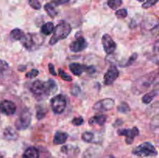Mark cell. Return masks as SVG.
Masks as SVG:
<instances>
[{"mask_svg":"<svg viewBox=\"0 0 159 158\" xmlns=\"http://www.w3.org/2000/svg\"><path fill=\"white\" fill-rule=\"evenodd\" d=\"M8 68H9L8 64L6 63L5 60H0V73L3 72V71H5L6 70H7Z\"/></svg>","mask_w":159,"mask_h":158,"instance_id":"cell-34","label":"cell"},{"mask_svg":"<svg viewBox=\"0 0 159 158\" xmlns=\"http://www.w3.org/2000/svg\"><path fill=\"white\" fill-rule=\"evenodd\" d=\"M117 109L118 112L122 113H127L130 111V106H129L128 104H127L126 102H122V103L118 106Z\"/></svg>","mask_w":159,"mask_h":158,"instance_id":"cell-26","label":"cell"},{"mask_svg":"<svg viewBox=\"0 0 159 158\" xmlns=\"http://www.w3.org/2000/svg\"><path fill=\"white\" fill-rule=\"evenodd\" d=\"M158 94V91H152L151 92L147 93L146 94H144L142 98V102L144 104H149L152 102V101L153 100L154 98Z\"/></svg>","mask_w":159,"mask_h":158,"instance_id":"cell-23","label":"cell"},{"mask_svg":"<svg viewBox=\"0 0 159 158\" xmlns=\"http://www.w3.org/2000/svg\"><path fill=\"white\" fill-rule=\"evenodd\" d=\"M117 133L119 136H124L126 137V143L127 144H132L134 142V139L138 136L139 134V130L137 127H134V128L130 129H120L117 131Z\"/></svg>","mask_w":159,"mask_h":158,"instance_id":"cell-9","label":"cell"},{"mask_svg":"<svg viewBox=\"0 0 159 158\" xmlns=\"http://www.w3.org/2000/svg\"><path fill=\"white\" fill-rule=\"evenodd\" d=\"M67 139H68V134L66 133H63V132H57L54 135V143L55 145H59V144H63L66 142Z\"/></svg>","mask_w":159,"mask_h":158,"instance_id":"cell-17","label":"cell"},{"mask_svg":"<svg viewBox=\"0 0 159 158\" xmlns=\"http://www.w3.org/2000/svg\"><path fill=\"white\" fill-rule=\"evenodd\" d=\"M107 119V116L106 115H97V116H93V118L89 120V123L91 125H102L106 122Z\"/></svg>","mask_w":159,"mask_h":158,"instance_id":"cell-16","label":"cell"},{"mask_svg":"<svg viewBox=\"0 0 159 158\" xmlns=\"http://www.w3.org/2000/svg\"><path fill=\"white\" fill-rule=\"evenodd\" d=\"M138 1H139V2H143V1H144V0H138Z\"/></svg>","mask_w":159,"mask_h":158,"instance_id":"cell-40","label":"cell"},{"mask_svg":"<svg viewBox=\"0 0 159 158\" xmlns=\"http://www.w3.org/2000/svg\"><path fill=\"white\" fill-rule=\"evenodd\" d=\"M71 31V26L68 23L65 21H61L54 27V33L50 40V45H54L59 40H65L68 37Z\"/></svg>","mask_w":159,"mask_h":158,"instance_id":"cell-2","label":"cell"},{"mask_svg":"<svg viewBox=\"0 0 159 158\" xmlns=\"http://www.w3.org/2000/svg\"><path fill=\"white\" fill-rule=\"evenodd\" d=\"M158 78V71L151 72L141 76L137 79L132 85V91L135 94H140L148 91L156 79Z\"/></svg>","mask_w":159,"mask_h":158,"instance_id":"cell-1","label":"cell"},{"mask_svg":"<svg viewBox=\"0 0 159 158\" xmlns=\"http://www.w3.org/2000/svg\"><path fill=\"white\" fill-rule=\"evenodd\" d=\"M87 46H88V43H87L86 40L84 37H79L76 38L75 41L71 43L69 47L72 52L79 53L84 50L87 47Z\"/></svg>","mask_w":159,"mask_h":158,"instance_id":"cell-12","label":"cell"},{"mask_svg":"<svg viewBox=\"0 0 159 158\" xmlns=\"http://www.w3.org/2000/svg\"><path fill=\"white\" fill-rule=\"evenodd\" d=\"M158 2V0H145V2L143 3L142 8L143 9H149L152 6H155Z\"/></svg>","mask_w":159,"mask_h":158,"instance_id":"cell-28","label":"cell"},{"mask_svg":"<svg viewBox=\"0 0 159 158\" xmlns=\"http://www.w3.org/2000/svg\"><path fill=\"white\" fill-rule=\"evenodd\" d=\"M102 43L103 49L107 54H113L116 47V44L113 38L109 34H104L102 37Z\"/></svg>","mask_w":159,"mask_h":158,"instance_id":"cell-10","label":"cell"},{"mask_svg":"<svg viewBox=\"0 0 159 158\" xmlns=\"http://www.w3.org/2000/svg\"><path fill=\"white\" fill-rule=\"evenodd\" d=\"M24 36V33L20 29H14L10 32V37L14 40H20Z\"/></svg>","mask_w":159,"mask_h":158,"instance_id":"cell-22","label":"cell"},{"mask_svg":"<svg viewBox=\"0 0 159 158\" xmlns=\"http://www.w3.org/2000/svg\"><path fill=\"white\" fill-rule=\"evenodd\" d=\"M115 15L118 19H124L127 16V11L126 9H121L116 10Z\"/></svg>","mask_w":159,"mask_h":158,"instance_id":"cell-27","label":"cell"},{"mask_svg":"<svg viewBox=\"0 0 159 158\" xmlns=\"http://www.w3.org/2000/svg\"><path fill=\"white\" fill-rule=\"evenodd\" d=\"M31 122V113L29 110L24 109L22 111L18 119L15 122V126L19 130H24L29 127Z\"/></svg>","mask_w":159,"mask_h":158,"instance_id":"cell-7","label":"cell"},{"mask_svg":"<svg viewBox=\"0 0 159 158\" xmlns=\"http://www.w3.org/2000/svg\"><path fill=\"white\" fill-rule=\"evenodd\" d=\"M39 74L38 70L37 69H32L30 71H29L28 73L26 74V77L27 78H34V77H37Z\"/></svg>","mask_w":159,"mask_h":158,"instance_id":"cell-32","label":"cell"},{"mask_svg":"<svg viewBox=\"0 0 159 158\" xmlns=\"http://www.w3.org/2000/svg\"><path fill=\"white\" fill-rule=\"evenodd\" d=\"M75 1L76 0H57L58 4H71Z\"/></svg>","mask_w":159,"mask_h":158,"instance_id":"cell-35","label":"cell"},{"mask_svg":"<svg viewBox=\"0 0 159 158\" xmlns=\"http://www.w3.org/2000/svg\"><path fill=\"white\" fill-rule=\"evenodd\" d=\"M30 91L37 97L50 95L47 81L37 80L32 83L30 86Z\"/></svg>","mask_w":159,"mask_h":158,"instance_id":"cell-5","label":"cell"},{"mask_svg":"<svg viewBox=\"0 0 159 158\" xmlns=\"http://www.w3.org/2000/svg\"><path fill=\"white\" fill-rule=\"evenodd\" d=\"M48 66H49L50 73H51V74H52V75H54V76L57 75V73H56L55 70H54V65H53L52 64H49V65H48Z\"/></svg>","mask_w":159,"mask_h":158,"instance_id":"cell-38","label":"cell"},{"mask_svg":"<svg viewBox=\"0 0 159 158\" xmlns=\"http://www.w3.org/2000/svg\"><path fill=\"white\" fill-rule=\"evenodd\" d=\"M16 106L12 101L4 100L0 102V112L6 116H12L16 112Z\"/></svg>","mask_w":159,"mask_h":158,"instance_id":"cell-13","label":"cell"},{"mask_svg":"<svg viewBox=\"0 0 159 158\" xmlns=\"http://www.w3.org/2000/svg\"><path fill=\"white\" fill-rule=\"evenodd\" d=\"M44 9L48 15L51 18H54L57 15V11L56 9L55 6L51 3H47L44 6Z\"/></svg>","mask_w":159,"mask_h":158,"instance_id":"cell-20","label":"cell"},{"mask_svg":"<svg viewBox=\"0 0 159 158\" xmlns=\"http://www.w3.org/2000/svg\"><path fill=\"white\" fill-rule=\"evenodd\" d=\"M69 69L73 74L79 76L81 75L84 71H86L87 66L79 63H71L69 64Z\"/></svg>","mask_w":159,"mask_h":158,"instance_id":"cell-14","label":"cell"},{"mask_svg":"<svg viewBox=\"0 0 159 158\" xmlns=\"http://www.w3.org/2000/svg\"><path fill=\"white\" fill-rule=\"evenodd\" d=\"M51 105L52 111L55 114H61L65 111L67 105V102L65 97L62 94H57L52 98L51 100Z\"/></svg>","mask_w":159,"mask_h":158,"instance_id":"cell-6","label":"cell"},{"mask_svg":"<svg viewBox=\"0 0 159 158\" xmlns=\"http://www.w3.org/2000/svg\"><path fill=\"white\" fill-rule=\"evenodd\" d=\"M54 29V26L53 24V23L51 22H48V23H45L40 28V32L41 33H43V35H50L53 33Z\"/></svg>","mask_w":159,"mask_h":158,"instance_id":"cell-19","label":"cell"},{"mask_svg":"<svg viewBox=\"0 0 159 158\" xmlns=\"http://www.w3.org/2000/svg\"><path fill=\"white\" fill-rule=\"evenodd\" d=\"M28 2H29L30 6L34 9L39 10L41 8V4H40L38 0H28Z\"/></svg>","mask_w":159,"mask_h":158,"instance_id":"cell-29","label":"cell"},{"mask_svg":"<svg viewBox=\"0 0 159 158\" xmlns=\"http://www.w3.org/2000/svg\"><path fill=\"white\" fill-rule=\"evenodd\" d=\"M82 140L86 143H96V141L95 139V134L91 132H85L82 135Z\"/></svg>","mask_w":159,"mask_h":158,"instance_id":"cell-21","label":"cell"},{"mask_svg":"<svg viewBox=\"0 0 159 158\" xmlns=\"http://www.w3.org/2000/svg\"><path fill=\"white\" fill-rule=\"evenodd\" d=\"M137 58H138V54H137L136 53H135V54H133L131 56H130V58L128 59V60H127V63H126L125 64L123 65V66H124V67L130 66V65H131L132 64L134 63L135 60H137Z\"/></svg>","mask_w":159,"mask_h":158,"instance_id":"cell-31","label":"cell"},{"mask_svg":"<svg viewBox=\"0 0 159 158\" xmlns=\"http://www.w3.org/2000/svg\"><path fill=\"white\" fill-rule=\"evenodd\" d=\"M115 105V102L113 99H104L102 100L99 101V102H96L93 105V108L95 111L100 112H107L111 110L112 108H113Z\"/></svg>","mask_w":159,"mask_h":158,"instance_id":"cell-8","label":"cell"},{"mask_svg":"<svg viewBox=\"0 0 159 158\" xmlns=\"http://www.w3.org/2000/svg\"><path fill=\"white\" fill-rule=\"evenodd\" d=\"M3 137L6 140H16L18 139V133L12 127H7L3 132Z\"/></svg>","mask_w":159,"mask_h":158,"instance_id":"cell-15","label":"cell"},{"mask_svg":"<svg viewBox=\"0 0 159 158\" xmlns=\"http://www.w3.org/2000/svg\"><path fill=\"white\" fill-rule=\"evenodd\" d=\"M119 76V71L116 66H111L104 75V84L106 85H110L117 79Z\"/></svg>","mask_w":159,"mask_h":158,"instance_id":"cell-11","label":"cell"},{"mask_svg":"<svg viewBox=\"0 0 159 158\" xmlns=\"http://www.w3.org/2000/svg\"><path fill=\"white\" fill-rule=\"evenodd\" d=\"M58 73H59V75H60V77H61L63 80L67 81H71L72 80L71 76L68 75V74H67L66 73H65L62 69H59Z\"/></svg>","mask_w":159,"mask_h":158,"instance_id":"cell-30","label":"cell"},{"mask_svg":"<svg viewBox=\"0 0 159 158\" xmlns=\"http://www.w3.org/2000/svg\"><path fill=\"white\" fill-rule=\"evenodd\" d=\"M71 123L75 125H81L84 123V119L81 116H79V117L74 118L71 121Z\"/></svg>","mask_w":159,"mask_h":158,"instance_id":"cell-33","label":"cell"},{"mask_svg":"<svg viewBox=\"0 0 159 158\" xmlns=\"http://www.w3.org/2000/svg\"><path fill=\"white\" fill-rule=\"evenodd\" d=\"M107 5L110 9L116 10L122 5V0H108Z\"/></svg>","mask_w":159,"mask_h":158,"instance_id":"cell-25","label":"cell"},{"mask_svg":"<svg viewBox=\"0 0 159 158\" xmlns=\"http://www.w3.org/2000/svg\"><path fill=\"white\" fill-rule=\"evenodd\" d=\"M47 84H48V91H49V94H52L56 92L57 89V85H56L55 81H53L52 79H50L47 81Z\"/></svg>","mask_w":159,"mask_h":158,"instance_id":"cell-24","label":"cell"},{"mask_svg":"<svg viewBox=\"0 0 159 158\" xmlns=\"http://www.w3.org/2000/svg\"><path fill=\"white\" fill-rule=\"evenodd\" d=\"M23 46L29 51L38 49L43 43V37L38 33H27L21 39Z\"/></svg>","mask_w":159,"mask_h":158,"instance_id":"cell-3","label":"cell"},{"mask_svg":"<svg viewBox=\"0 0 159 158\" xmlns=\"http://www.w3.org/2000/svg\"><path fill=\"white\" fill-rule=\"evenodd\" d=\"M4 157V155H3V153H2V152H0V158H3Z\"/></svg>","mask_w":159,"mask_h":158,"instance_id":"cell-39","label":"cell"},{"mask_svg":"<svg viewBox=\"0 0 159 158\" xmlns=\"http://www.w3.org/2000/svg\"><path fill=\"white\" fill-rule=\"evenodd\" d=\"M39 156L38 150L34 147H28L23 154V158H39Z\"/></svg>","mask_w":159,"mask_h":158,"instance_id":"cell-18","label":"cell"},{"mask_svg":"<svg viewBox=\"0 0 159 158\" xmlns=\"http://www.w3.org/2000/svg\"><path fill=\"white\" fill-rule=\"evenodd\" d=\"M132 153L136 156L146 157V156H153L158 154L155 147L151 143L145 142L140 144L139 146L134 149Z\"/></svg>","mask_w":159,"mask_h":158,"instance_id":"cell-4","label":"cell"},{"mask_svg":"<svg viewBox=\"0 0 159 158\" xmlns=\"http://www.w3.org/2000/svg\"><path fill=\"white\" fill-rule=\"evenodd\" d=\"M37 119H43V118L45 116V112H43V110H42V109H39L38 111H37Z\"/></svg>","mask_w":159,"mask_h":158,"instance_id":"cell-37","label":"cell"},{"mask_svg":"<svg viewBox=\"0 0 159 158\" xmlns=\"http://www.w3.org/2000/svg\"><path fill=\"white\" fill-rule=\"evenodd\" d=\"M79 91H80V88H79V86H77V85H75V86H74L72 88V89H71V94H74V95H78V94L79 93Z\"/></svg>","mask_w":159,"mask_h":158,"instance_id":"cell-36","label":"cell"}]
</instances>
